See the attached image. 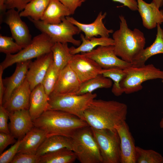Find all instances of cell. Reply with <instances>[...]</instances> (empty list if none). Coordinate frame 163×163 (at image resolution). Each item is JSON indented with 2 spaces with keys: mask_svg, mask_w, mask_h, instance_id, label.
<instances>
[{
  "mask_svg": "<svg viewBox=\"0 0 163 163\" xmlns=\"http://www.w3.org/2000/svg\"><path fill=\"white\" fill-rule=\"evenodd\" d=\"M127 111L124 103L95 98L85 110L84 120L93 128L114 129L116 126L126 120Z\"/></svg>",
  "mask_w": 163,
  "mask_h": 163,
  "instance_id": "cell-1",
  "label": "cell"
},
{
  "mask_svg": "<svg viewBox=\"0 0 163 163\" xmlns=\"http://www.w3.org/2000/svg\"><path fill=\"white\" fill-rule=\"evenodd\" d=\"M34 126L45 133L46 137L60 135L71 137L78 129L88 126L77 116L62 110L50 109L33 120Z\"/></svg>",
  "mask_w": 163,
  "mask_h": 163,
  "instance_id": "cell-2",
  "label": "cell"
},
{
  "mask_svg": "<svg viewBox=\"0 0 163 163\" xmlns=\"http://www.w3.org/2000/svg\"><path fill=\"white\" fill-rule=\"evenodd\" d=\"M120 28L113 34L114 51L123 60L132 64L144 48L145 39L143 33L138 29L133 30L128 27L126 19L120 15Z\"/></svg>",
  "mask_w": 163,
  "mask_h": 163,
  "instance_id": "cell-3",
  "label": "cell"
},
{
  "mask_svg": "<svg viewBox=\"0 0 163 163\" xmlns=\"http://www.w3.org/2000/svg\"><path fill=\"white\" fill-rule=\"evenodd\" d=\"M72 150L81 163H102L100 152L89 126L77 130L71 137Z\"/></svg>",
  "mask_w": 163,
  "mask_h": 163,
  "instance_id": "cell-4",
  "label": "cell"
},
{
  "mask_svg": "<svg viewBox=\"0 0 163 163\" xmlns=\"http://www.w3.org/2000/svg\"><path fill=\"white\" fill-rule=\"evenodd\" d=\"M97 96L96 94L92 93L79 95L51 93L49 96L48 110H62L84 120L85 110Z\"/></svg>",
  "mask_w": 163,
  "mask_h": 163,
  "instance_id": "cell-5",
  "label": "cell"
},
{
  "mask_svg": "<svg viewBox=\"0 0 163 163\" xmlns=\"http://www.w3.org/2000/svg\"><path fill=\"white\" fill-rule=\"evenodd\" d=\"M55 43L48 36L41 33L34 37L28 45L17 53L6 55L0 67L4 70L15 63L37 58L51 52Z\"/></svg>",
  "mask_w": 163,
  "mask_h": 163,
  "instance_id": "cell-6",
  "label": "cell"
},
{
  "mask_svg": "<svg viewBox=\"0 0 163 163\" xmlns=\"http://www.w3.org/2000/svg\"><path fill=\"white\" fill-rule=\"evenodd\" d=\"M124 70L125 75L120 85L123 93L127 94L141 90L142 83L147 81L157 79L163 80V71L152 64L139 67L132 66Z\"/></svg>",
  "mask_w": 163,
  "mask_h": 163,
  "instance_id": "cell-7",
  "label": "cell"
},
{
  "mask_svg": "<svg viewBox=\"0 0 163 163\" xmlns=\"http://www.w3.org/2000/svg\"><path fill=\"white\" fill-rule=\"evenodd\" d=\"M27 18L37 29L48 36L54 43H70L78 46L81 43V40L73 37L74 35L79 34L81 31L66 17L62 18L61 23L55 24H47L41 20H35L30 17Z\"/></svg>",
  "mask_w": 163,
  "mask_h": 163,
  "instance_id": "cell-8",
  "label": "cell"
},
{
  "mask_svg": "<svg viewBox=\"0 0 163 163\" xmlns=\"http://www.w3.org/2000/svg\"><path fill=\"white\" fill-rule=\"evenodd\" d=\"M91 129L100 152L102 163H120V140L116 130Z\"/></svg>",
  "mask_w": 163,
  "mask_h": 163,
  "instance_id": "cell-9",
  "label": "cell"
},
{
  "mask_svg": "<svg viewBox=\"0 0 163 163\" xmlns=\"http://www.w3.org/2000/svg\"><path fill=\"white\" fill-rule=\"evenodd\" d=\"M21 17L20 12L15 9H9L4 16L3 22L9 27L15 41L23 48L30 43L32 39L28 27Z\"/></svg>",
  "mask_w": 163,
  "mask_h": 163,
  "instance_id": "cell-10",
  "label": "cell"
},
{
  "mask_svg": "<svg viewBox=\"0 0 163 163\" xmlns=\"http://www.w3.org/2000/svg\"><path fill=\"white\" fill-rule=\"evenodd\" d=\"M96 62L102 69L119 67L123 69L132 66L115 54L113 46H99L92 51L82 53Z\"/></svg>",
  "mask_w": 163,
  "mask_h": 163,
  "instance_id": "cell-11",
  "label": "cell"
},
{
  "mask_svg": "<svg viewBox=\"0 0 163 163\" xmlns=\"http://www.w3.org/2000/svg\"><path fill=\"white\" fill-rule=\"evenodd\" d=\"M69 64L81 83L100 74L102 69L94 60L82 53L72 55Z\"/></svg>",
  "mask_w": 163,
  "mask_h": 163,
  "instance_id": "cell-12",
  "label": "cell"
},
{
  "mask_svg": "<svg viewBox=\"0 0 163 163\" xmlns=\"http://www.w3.org/2000/svg\"><path fill=\"white\" fill-rule=\"evenodd\" d=\"M53 62L51 52L36 58L30 62L26 78L32 91L37 85L41 83L49 68Z\"/></svg>",
  "mask_w": 163,
  "mask_h": 163,
  "instance_id": "cell-13",
  "label": "cell"
},
{
  "mask_svg": "<svg viewBox=\"0 0 163 163\" xmlns=\"http://www.w3.org/2000/svg\"><path fill=\"white\" fill-rule=\"evenodd\" d=\"M120 142V163H136V146L126 121L116 126Z\"/></svg>",
  "mask_w": 163,
  "mask_h": 163,
  "instance_id": "cell-14",
  "label": "cell"
},
{
  "mask_svg": "<svg viewBox=\"0 0 163 163\" xmlns=\"http://www.w3.org/2000/svg\"><path fill=\"white\" fill-rule=\"evenodd\" d=\"M10 133L14 138L21 140L34 126L28 110L8 112Z\"/></svg>",
  "mask_w": 163,
  "mask_h": 163,
  "instance_id": "cell-15",
  "label": "cell"
},
{
  "mask_svg": "<svg viewBox=\"0 0 163 163\" xmlns=\"http://www.w3.org/2000/svg\"><path fill=\"white\" fill-rule=\"evenodd\" d=\"M31 91L29 84L26 78L2 105L9 113L21 110H29Z\"/></svg>",
  "mask_w": 163,
  "mask_h": 163,
  "instance_id": "cell-16",
  "label": "cell"
},
{
  "mask_svg": "<svg viewBox=\"0 0 163 163\" xmlns=\"http://www.w3.org/2000/svg\"><path fill=\"white\" fill-rule=\"evenodd\" d=\"M107 15L106 12L102 14L101 11L98 14L94 21L89 24H83L78 21L72 17L68 16L66 18L71 23L77 26L83 32L86 39L98 35L101 37H109L110 34L113 32L112 29H108L105 26L103 19Z\"/></svg>",
  "mask_w": 163,
  "mask_h": 163,
  "instance_id": "cell-17",
  "label": "cell"
},
{
  "mask_svg": "<svg viewBox=\"0 0 163 163\" xmlns=\"http://www.w3.org/2000/svg\"><path fill=\"white\" fill-rule=\"evenodd\" d=\"M81 84L75 73L69 64L60 70L56 84L51 93L75 94Z\"/></svg>",
  "mask_w": 163,
  "mask_h": 163,
  "instance_id": "cell-18",
  "label": "cell"
},
{
  "mask_svg": "<svg viewBox=\"0 0 163 163\" xmlns=\"http://www.w3.org/2000/svg\"><path fill=\"white\" fill-rule=\"evenodd\" d=\"M138 10L141 17L142 24L146 28L151 29L157 24L163 23V10H159L152 2L150 3L143 0H137Z\"/></svg>",
  "mask_w": 163,
  "mask_h": 163,
  "instance_id": "cell-19",
  "label": "cell"
},
{
  "mask_svg": "<svg viewBox=\"0 0 163 163\" xmlns=\"http://www.w3.org/2000/svg\"><path fill=\"white\" fill-rule=\"evenodd\" d=\"M31 61V60H29L16 63V69L13 74L3 79L5 90L2 104L9 99L13 91L24 82Z\"/></svg>",
  "mask_w": 163,
  "mask_h": 163,
  "instance_id": "cell-20",
  "label": "cell"
},
{
  "mask_svg": "<svg viewBox=\"0 0 163 163\" xmlns=\"http://www.w3.org/2000/svg\"><path fill=\"white\" fill-rule=\"evenodd\" d=\"M49 96L41 83L31 91L29 111L33 120L39 117L49 109Z\"/></svg>",
  "mask_w": 163,
  "mask_h": 163,
  "instance_id": "cell-21",
  "label": "cell"
},
{
  "mask_svg": "<svg viewBox=\"0 0 163 163\" xmlns=\"http://www.w3.org/2000/svg\"><path fill=\"white\" fill-rule=\"evenodd\" d=\"M46 137L43 130L34 126L21 140L17 153L36 155Z\"/></svg>",
  "mask_w": 163,
  "mask_h": 163,
  "instance_id": "cell-22",
  "label": "cell"
},
{
  "mask_svg": "<svg viewBox=\"0 0 163 163\" xmlns=\"http://www.w3.org/2000/svg\"><path fill=\"white\" fill-rule=\"evenodd\" d=\"M156 38L150 46L144 48L135 59L132 63V66L139 67L145 65L148 59L156 54L163 53V30L160 24L157 26Z\"/></svg>",
  "mask_w": 163,
  "mask_h": 163,
  "instance_id": "cell-23",
  "label": "cell"
},
{
  "mask_svg": "<svg viewBox=\"0 0 163 163\" xmlns=\"http://www.w3.org/2000/svg\"><path fill=\"white\" fill-rule=\"evenodd\" d=\"M69 10L58 0H50L41 20L49 24H58L64 17L71 15Z\"/></svg>",
  "mask_w": 163,
  "mask_h": 163,
  "instance_id": "cell-24",
  "label": "cell"
},
{
  "mask_svg": "<svg viewBox=\"0 0 163 163\" xmlns=\"http://www.w3.org/2000/svg\"><path fill=\"white\" fill-rule=\"evenodd\" d=\"M72 150L71 137L60 135L46 137L38 148L36 155L40 157L63 148Z\"/></svg>",
  "mask_w": 163,
  "mask_h": 163,
  "instance_id": "cell-25",
  "label": "cell"
},
{
  "mask_svg": "<svg viewBox=\"0 0 163 163\" xmlns=\"http://www.w3.org/2000/svg\"><path fill=\"white\" fill-rule=\"evenodd\" d=\"M82 42L78 47H70L71 53L72 55L90 52L97 46H113L114 41L113 39L109 37H101L97 38L93 37L90 39H86L82 34L80 35Z\"/></svg>",
  "mask_w": 163,
  "mask_h": 163,
  "instance_id": "cell-26",
  "label": "cell"
},
{
  "mask_svg": "<svg viewBox=\"0 0 163 163\" xmlns=\"http://www.w3.org/2000/svg\"><path fill=\"white\" fill-rule=\"evenodd\" d=\"M76 159L74 152L65 148L40 156L39 163H72Z\"/></svg>",
  "mask_w": 163,
  "mask_h": 163,
  "instance_id": "cell-27",
  "label": "cell"
},
{
  "mask_svg": "<svg viewBox=\"0 0 163 163\" xmlns=\"http://www.w3.org/2000/svg\"><path fill=\"white\" fill-rule=\"evenodd\" d=\"M51 52L53 55V62L60 71L69 64L72 56L68 43H55L51 48Z\"/></svg>",
  "mask_w": 163,
  "mask_h": 163,
  "instance_id": "cell-28",
  "label": "cell"
},
{
  "mask_svg": "<svg viewBox=\"0 0 163 163\" xmlns=\"http://www.w3.org/2000/svg\"><path fill=\"white\" fill-rule=\"evenodd\" d=\"M112 85V81L111 79L104 77L101 74H99L81 83L75 94L79 95L92 93L97 89L108 88L111 87Z\"/></svg>",
  "mask_w": 163,
  "mask_h": 163,
  "instance_id": "cell-29",
  "label": "cell"
},
{
  "mask_svg": "<svg viewBox=\"0 0 163 163\" xmlns=\"http://www.w3.org/2000/svg\"><path fill=\"white\" fill-rule=\"evenodd\" d=\"M50 0H32L20 12L21 17H30L35 20H41Z\"/></svg>",
  "mask_w": 163,
  "mask_h": 163,
  "instance_id": "cell-30",
  "label": "cell"
},
{
  "mask_svg": "<svg viewBox=\"0 0 163 163\" xmlns=\"http://www.w3.org/2000/svg\"><path fill=\"white\" fill-rule=\"evenodd\" d=\"M100 74L113 82L111 91L115 96L118 97L123 93L120 84L125 75L124 69L116 67L102 69Z\"/></svg>",
  "mask_w": 163,
  "mask_h": 163,
  "instance_id": "cell-31",
  "label": "cell"
},
{
  "mask_svg": "<svg viewBox=\"0 0 163 163\" xmlns=\"http://www.w3.org/2000/svg\"><path fill=\"white\" fill-rule=\"evenodd\" d=\"M136 163H163V156L152 149L136 146Z\"/></svg>",
  "mask_w": 163,
  "mask_h": 163,
  "instance_id": "cell-32",
  "label": "cell"
},
{
  "mask_svg": "<svg viewBox=\"0 0 163 163\" xmlns=\"http://www.w3.org/2000/svg\"><path fill=\"white\" fill-rule=\"evenodd\" d=\"M60 71L53 62L48 70L41 83L46 94L48 96L54 90L59 77Z\"/></svg>",
  "mask_w": 163,
  "mask_h": 163,
  "instance_id": "cell-33",
  "label": "cell"
},
{
  "mask_svg": "<svg viewBox=\"0 0 163 163\" xmlns=\"http://www.w3.org/2000/svg\"><path fill=\"white\" fill-rule=\"evenodd\" d=\"M12 37L0 35V52L6 55L17 53L22 48Z\"/></svg>",
  "mask_w": 163,
  "mask_h": 163,
  "instance_id": "cell-34",
  "label": "cell"
},
{
  "mask_svg": "<svg viewBox=\"0 0 163 163\" xmlns=\"http://www.w3.org/2000/svg\"><path fill=\"white\" fill-rule=\"evenodd\" d=\"M21 142V140H18L10 148L1 154L0 163H11L18 153Z\"/></svg>",
  "mask_w": 163,
  "mask_h": 163,
  "instance_id": "cell-35",
  "label": "cell"
},
{
  "mask_svg": "<svg viewBox=\"0 0 163 163\" xmlns=\"http://www.w3.org/2000/svg\"><path fill=\"white\" fill-rule=\"evenodd\" d=\"M40 157L36 155L17 153L11 163H39Z\"/></svg>",
  "mask_w": 163,
  "mask_h": 163,
  "instance_id": "cell-36",
  "label": "cell"
},
{
  "mask_svg": "<svg viewBox=\"0 0 163 163\" xmlns=\"http://www.w3.org/2000/svg\"><path fill=\"white\" fill-rule=\"evenodd\" d=\"M9 119L8 112L2 105H0V132L10 133L8 121Z\"/></svg>",
  "mask_w": 163,
  "mask_h": 163,
  "instance_id": "cell-37",
  "label": "cell"
},
{
  "mask_svg": "<svg viewBox=\"0 0 163 163\" xmlns=\"http://www.w3.org/2000/svg\"><path fill=\"white\" fill-rule=\"evenodd\" d=\"M15 138L11 133H0V154L9 145L14 144L17 141Z\"/></svg>",
  "mask_w": 163,
  "mask_h": 163,
  "instance_id": "cell-38",
  "label": "cell"
},
{
  "mask_svg": "<svg viewBox=\"0 0 163 163\" xmlns=\"http://www.w3.org/2000/svg\"><path fill=\"white\" fill-rule=\"evenodd\" d=\"M32 0H8L7 9L14 8L19 12L22 11L26 5Z\"/></svg>",
  "mask_w": 163,
  "mask_h": 163,
  "instance_id": "cell-39",
  "label": "cell"
},
{
  "mask_svg": "<svg viewBox=\"0 0 163 163\" xmlns=\"http://www.w3.org/2000/svg\"><path fill=\"white\" fill-rule=\"evenodd\" d=\"M70 11L71 14H74L76 9L80 7L85 0H58Z\"/></svg>",
  "mask_w": 163,
  "mask_h": 163,
  "instance_id": "cell-40",
  "label": "cell"
},
{
  "mask_svg": "<svg viewBox=\"0 0 163 163\" xmlns=\"http://www.w3.org/2000/svg\"><path fill=\"white\" fill-rule=\"evenodd\" d=\"M114 2H119L126 6L133 11H138V5L136 0H112Z\"/></svg>",
  "mask_w": 163,
  "mask_h": 163,
  "instance_id": "cell-41",
  "label": "cell"
},
{
  "mask_svg": "<svg viewBox=\"0 0 163 163\" xmlns=\"http://www.w3.org/2000/svg\"><path fill=\"white\" fill-rule=\"evenodd\" d=\"M3 71L2 68L0 67V105H2L3 98L5 90L3 79L2 78Z\"/></svg>",
  "mask_w": 163,
  "mask_h": 163,
  "instance_id": "cell-42",
  "label": "cell"
},
{
  "mask_svg": "<svg viewBox=\"0 0 163 163\" xmlns=\"http://www.w3.org/2000/svg\"><path fill=\"white\" fill-rule=\"evenodd\" d=\"M8 0H0V21L2 23L3 22L4 16L6 11V4Z\"/></svg>",
  "mask_w": 163,
  "mask_h": 163,
  "instance_id": "cell-43",
  "label": "cell"
},
{
  "mask_svg": "<svg viewBox=\"0 0 163 163\" xmlns=\"http://www.w3.org/2000/svg\"><path fill=\"white\" fill-rule=\"evenodd\" d=\"M152 2H154L159 8L162 7L163 5V0H152Z\"/></svg>",
  "mask_w": 163,
  "mask_h": 163,
  "instance_id": "cell-44",
  "label": "cell"
},
{
  "mask_svg": "<svg viewBox=\"0 0 163 163\" xmlns=\"http://www.w3.org/2000/svg\"><path fill=\"white\" fill-rule=\"evenodd\" d=\"M159 126L161 128L163 131V118L161 119L160 122Z\"/></svg>",
  "mask_w": 163,
  "mask_h": 163,
  "instance_id": "cell-45",
  "label": "cell"
},
{
  "mask_svg": "<svg viewBox=\"0 0 163 163\" xmlns=\"http://www.w3.org/2000/svg\"><path fill=\"white\" fill-rule=\"evenodd\" d=\"M162 83H163V80H162Z\"/></svg>",
  "mask_w": 163,
  "mask_h": 163,
  "instance_id": "cell-46",
  "label": "cell"
}]
</instances>
